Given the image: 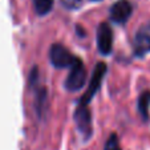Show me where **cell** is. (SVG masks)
<instances>
[{
	"label": "cell",
	"mask_w": 150,
	"mask_h": 150,
	"mask_svg": "<svg viewBox=\"0 0 150 150\" xmlns=\"http://www.w3.org/2000/svg\"><path fill=\"white\" fill-rule=\"evenodd\" d=\"M85 82H86V69L81 59L77 57L73 65L71 67V72L64 82V86L69 92H77L84 86Z\"/></svg>",
	"instance_id": "obj_1"
},
{
	"label": "cell",
	"mask_w": 150,
	"mask_h": 150,
	"mask_svg": "<svg viewBox=\"0 0 150 150\" xmlns=\"http://www.w3.org/2000/svg\"><path fill=\"white\" fill-rule=\"evenodd\" d=\"M108 68H106V64L105 62H98L93 69V74L91 77V81H89V86L86 88L85 93L82 94V97L80 98L79 104H84V105H88L89 102L92 101V98L94 97V94L98 92L100 86H101V82L102 79H104L105 73H106Z\"/></svg>",
	"instance_id": "obj_2"
},
{
	"label": "cell",
	"mask_w": 150,
	"mask_h": 150,
	"mask_svg": "<svg viewBox=\"0 0 150 150\" xmlns=\"http://www.w3.org/2000/svg\"><path fill=\"white\" fill-rule=\"evenodd\" d=\"M77 57L73 56L68 49L61 44H53L49 49V60L54 68H68L72 67Z\"/></svg>",
	"instance_id": "obj_3"
},
{
	"label": "cell",
	"mask_w": 150,
	"mask_h": 150,
	"mask_svg": "<svg viewBox=\"0 0 150 150\" xmlns=\"http://www.w3.org/2000/svg\"><path fill=\"white\" fill-rule=\"evenodd\" d=\"M74 121H76L77 129L82 134V137L85 139L89 138L92 134V114L86 105L79 104L76 112H74Z\"/></svg>",
	"instance_id": "obj_4"
},
{
	"label": "cell",
	"mask_w": 150,
	"mask_h": 150,
	"mask_svg": "<svg viewBox=\"0 0 150 150\" xmlns=\"http://www.w3.org/2000/svg\"><path fill=\"white\" fill-rule=\"evenodd\" d=\"M97 48L105 56L110 53L113 48V31L106 21H102L97 28Z\"/></svg>",
	"instance_id": "obj_5"
},
{
	"label": "cell",
	"mask_w": 150,
	"mask_h": 150,
	"mask_svg": "<svg viewBox=\"0 0 150 150\" xmlns=\"http://www.w3.org/2000/svg\"><path fill=\"white\" fill-rule=\"evenodd\" d=\"M132 11H133V8H132V4L129 0H118L110 7L109 16H110V20L113 23L124 24L129 20Z\"/></svg>",
	"instance_id": "obj_6"
},
{
	"label": "cell",
	"mask_w": 150,
	"mask_h": 150,
	"mask_svg": "<svg viewBox=\"0 0 150 150\" xmlns=\"http://www.w3.org/2000/svg\"><path fill=\"white\" fill-rule=\"evenodd\" d=\"M147 52H150V23L139 27L134 36V53L144 56Z\"/></svg>",
	"instance_id": "obj_7"
},
{
	"label": "cell",
	"mask_w": 150,
	"mask_h": 150,
	"mask_svg": "<svg viewBox=\"0 0 150 150\" xmlns=\"http://www.w3.org/2000/svg\"><path fill=\"white\" fill-rule=\"evenodd\" d=\"M33 7L37 15L42 16V15L51 12L52 7H53V0H33Z\"/></svg>",
	"instance_id": "obj_8"
},
{
	"label": "cell",
	"mask_w": 150,
	"mask_h": 150,
	"mask_svg": "<svg viewBox=\"0 0 150 150\" xmlns=\"http://www.w3.org/2000/svg\"><path fill=\"white\" fill-rule=\"evenodd\" d=\"M149 106H150V93L149 92H145L141 94L138 100V110L142 114L144 120L147 118V113H149Z\"/></svg>",
	"instance_id": "obj_9"
},
{
	"label": "cell",
	"mask_w": 150,
	"mask_h": 150,
	"mask_svg": "<svg viewBox=\"0 0 150 150\" xmlns=\"http://www.w3.org/2000/svg\"><path fill=\"white\" fill-rule=\"evenodd\" d=\"M104 150H121L120 139H118V137H117V134H110V137L105 142Z\"/></svg>",
	"instance_id": "obj_10"
},
{
	"label": "cell",
	"mask_w": 150,
	"mask_h": 150,
	"mask_svg": "<svg viewBox=\"0 0 150 150\" xmlns=\"http://www.w3.org/2000/svg\"><path fill=\"white\" fill-rule=\"evenodd\" d=\"M45 97H47L45 88H41L36 97V110H37V113H39V116H41L42 108H44V102H45Z\"/></svg>",
	"instance_id": "obj_11"
},
{
	"label": "cell",
	"mask_w": 150,
	"mask_h": 150,
	"mask_svg": "<svg viewBox=\"0 0 150 150\" xmlns=\"http://www.w3.org/2000/svg\"><path fill=\"white\" fill-rule=\"evenodd\" d=\"M93 1H98V0H93Z\"/></svg>",
	"instance_id": "obj_12"
}]
</instances>
